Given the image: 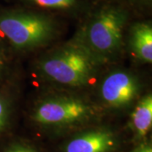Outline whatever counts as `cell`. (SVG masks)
<instances>
[{
  "instance_id": "8fae6325",
  "label": "cell",
  "mask_w": 152,
  "mask_h": 152,
  "mask_svg": "<svg viewBox=\"0 0 152 152\" xmlns=\"http://www.w3.org/2000/svg\"><path fill=\"white\" fill-rule=\"evenodd\" d=\"M7 152H35L32 150L29 149L27 147L23 146H16L12 148L10 150H9Z\"/></svg>"
},
{
  "instance_id": "6da1fadb",
  "label": "cell",
  "mask_w": 152,
  "mask_h": 152,
  "mask_svg": "<svg viewBox=\"0 0 152 152\" xmlns=\"http://www.w3.org/2000/svg\"><path fill=\"white\" fill-rule=\"evenodd\" d=\"M98 64L86 49L74 39L42 57L38 69L51 81L78 87L89 83Z\"/></svg>"
},
{
  "instance_id": "8992f818",
  "label": "cell",
  "mask_w": 152,
  "mask_h": 152,
  "mask_svg": "<svg viewBox=\"0 0 152 152\" xmlns=\"http://www.w3.org/2000/svg\"><path fill=\"white\" fill-rule=\"evenodd\" d=\"M116 143L112 132L98 129L73 139L67 145L65 152H111L115 149Z\"/></svg>"
},
{
  "instance_id": "5b68a950",
  "label": "cell",
  "mask_w": 152,
  "mask_h": 152,
  "mask_svg": "<svg viewBox=\"0 0 152 152\" xmlns=\"http://www.w3.org/2000/svg\"><path fill=\"white\" fill-rule=\"evenodd\" d=\"M139 90V82L133 75L125 71H114L104 79L100 94L108 107L121 108L134 101Z\"/></svg>"
},
{
  "instance_id": "ba28073f",
  "label": "cell",
  "mask_w": 152,
  "mask_h": 152,
  "mask_svg": "<svg viewBox=\"0 0 152 152\" xmlns=\"http://www.w3.org/2000/svg\"><path fill=\"white\" fill-rule=\"evenodd\" d=\"M131 123L139 137H145L152 124V96L148 95L139 102L131 114Z\"/></svg>"
},
{
  "instance_id": "4fadbf2b",
  "label": "cell",
  "mask_w": 152,
  "mask_h": 152,
  "mask_svg": "<svg viewBox=\"0 0 152 152\" xmlns=\"http://www.w3.org/2000/svg\"><path fill=\"white\" fill-rule=\"evenodd\" d=\"M134 152H152V149L151 147L149 146V145H143V146L140 147L139 149H137Z\"/></svg>"
},
{
  "instance_id": "7a4b0ae2",
  "label": "cell",
  "mask_w": 152,
  "mask_h": 152,
  "mask_svg": "<svg viewBox=\"0 0 152 152\" xmlns=\"http://www.w3.org/2000/svg\"><path fill=\"white\" fill-rule=\"evenodd\" d=\"M125 22L124 11L106 7L90 20L75 40L86 49L99 64H103L114 59L119 53Z\"/></svg>"
},
{
  "instance_id": "9c48e42d",
  "label": "cell",
  "mask_w": 152,
  "mask_h": 152,
  "mask_svg": "<svg viewBox=\"0 0 152 152\" xmlns=\"http://www.w3.org/2000/svg\"><path fill=\"white\" fill-rule=\"evenodd\" d=\"M35 4L49 9H69L75 4L76 0H29Z\"/></svg>"
},
{
  "instance_id": "52a82bcc",
  "label": "cell",
  "mask_w": 152,
  "mask_h": 152,
  "mask_svg": "<svg viewBox=\"0 0 152 152\" xmlns=\"http://www.w3.org/2000/svg\"><path fill=\"white\" fill-rule=\"evenodd\" d=\"M130 46L138 59L144 63H151L152 27L150 24L138 23L132 27Z\"/></svg>"
},
{
  "instance_id": "30bf717a",
  "label": "cell",
  "mask_w": 152,
  "mask_h": 152,
  "mask_svg": "<svg viewBox=\"0 0 152 152\" xmlns=\"http://www.w3.org/2000/svg\"><path fill=\"white\" fill-rule=\"evenodd\" d=\"M10 115V106L5 98L0 96V131L5 126Z\"/></svg>"
},
{
  "instance_id": "3957f363",
  "label": "cell",
  "mask_w": 152,
  "mask_h": 152,
  "mask_svg": "<svg viewBox=\"0 0 152 152\" xmlns=\"http://www.w3.org/2000/svg\"><path fill=\"white\" fill-rule=\"evenodd\" d=\"M0 32L14 48L30 51L49 43L56 35V26L48 16L14 11L0 14Z\"/></svg>"
},
{
  "instance_id": "7c38bea8",
  "label": "cell",
  "mask_w": 152,
  "mask_h": 152,
  "mask_svg": "<svg viewBox=\"0 0 152 152\" xmlns=\"http://www.w3.org/2000/svg\"><path fill=\"white\" fill-rule=\"evenodd\" d=\"M4 67H5V59H4V56L3 54L2 49L0 48V75L4 69Z\"/></svg>"
},
{
  "instance_id": "277c9868",
  "label": "cell",
  "mask_w": 152,
  "mask_h": 152,
  "mask_svg": "<svg viewBox=\"0 0 152 152\" xmlns=\"http://www.w3.org/2000/svg\"><path fill=\"white\" fill-rule=\"evenodd\" d=\"M94 114L92 107L80 98L72 96L48 98L39 102L32 113L34 121L47 126L76 124Z\"/></svg>"
}]
</instances>
